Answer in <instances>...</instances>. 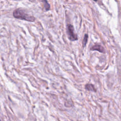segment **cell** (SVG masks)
Segmentation results:
<instances>
[{
	"label": "cell",
	"mask_w": 121,
	"mask_h": 121,
	"mask_svg": "<svg viewBox=\"0 0 121 121\" xmlns=\"http://www.w3.org/2000/svg\"><path fill=\"white\" fill-rule=\"evenodd\" d=\"M85 89L88 91H94L95 92L96 89L95 88L94 86L91 84H87L85 86Z\"/></svg>",
	"instance_id": "cell-4"
},
{
	"label": "cell",
	"mask_w": 121,
	"mask_h": 121,
	"mask_svg": "<svg viewBox=\"0 0 121 121\" xmlns=\"http://www.w3.org/2000/svg\"></svg>",
	"instance_id": "cell-8"
},
{
	"label": "cell",
	"mask_w": 121,
	"mask_h": 121,
	"mask_svg": "<svg viewBox=\"0 0 121 121\" xmlns=\"http://www.w3.org/2000/svg\"><path fill=\"white\" fill-rule=\"evenodd\" d=\"M87 39H88V35L87 34H85L82 41V44H83V47H85L86 45L87 42Z\"/></svg>",
	"instance_id": "cell-6"
},
{
	"label": "cell",
	"mask_w": 121,
	"mask_h": 121,
	"mask_svg": "<svg viewBox=\"0 0 121 121\" xmlns=\"http://www.w3.org/2000/svg\"><path fill=\"white\" fill-rule=\"evenodd\" d=\"M43 3L44 7L45 10H49V9L50 8V4L48 3L47 1L46 0H43Z\"/></svg>",
	"instance_id": "cell-5"
},
{
	"label": "cell",
	"mask_w": 121,
	"mask_h": 121,
	"mask_svg": "<svg viewBox=\"0 0 121 121\" xmlns=\"http://www.w3.org/2000/svg\"><path fill=\"white\" fill-rule=\"evenodd\" d=\"M13 16L16 18L29 22H34L35 20L34 16L27 13L24 10L20 9L15 10L13 12Z\"/></svg>",
	"instance_id": "cell-1"
},
{
	"label": "cell",
	"mask_w": 121,
	"mask_h": 121,
	"mask_svg": "<svg viewBox=\"0 0 121 121\" xmlns=\"http://www.w3.org/2000/svg\"><path fill=\"white\" fill-rule=\"evenodd\" d=\"M67 34L69 39L71 41H76L78 39L77 35L75 33L73 26L71 24H68L67 26Z\"/></svg>",
	"instance_id": "cell-2"
},
{
	"label": "cell",
	"mask_w": 121,
	"mask_h": 121,
	"mask_svg": "<svg viewBox=\"0 0 121 121\" xmlns=\"http://www.w3.org/2000/svg\"><path fill=\"white\" fill-rule=\"evenodd\" d=\"M90 49L91 50H92V51H97L102 53H104L105 52V50L104 47L101 45H98V44L93 46Z\"/></svg>",
	"instance_id": "cell-3"
},
{
	"label": "cell",
	"mask_w": 121,
	"mask_h": 121,
	"mask_svg": "<svg viewBox=\"0 0 121 121\" xmlns=\"http://www.w3.org/2000/svg\"><path fill=\"white\" fill-rule=\"evenodd\" d=\"M95 0V1H97V0Z\"/></svg>",
	"instance_id": "cell-7"
}]
</instances>
